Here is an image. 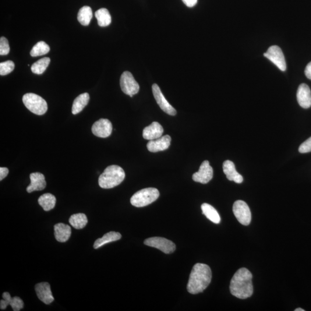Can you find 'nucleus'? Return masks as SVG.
<instances>
[{
	"label": "nucleus",
	"mask_w": 311,
	"mask_h": 311,
	"mask_svg": "<svg viewBox=\"0 0 311 311\" xmlns=\"http://www.w3.org/2000/svg\"><path fill=\"white\" fill-rule=\"evenodd\" d=\"M253 275L246 268H240L233 275L229 289L231 294L240 299L250 298L253 294Z\"/></svg>",
	"instance_id": "nucleus-1"
},
{
	"label": "nucleus",
	"mask_w": 311,
	"mask_h": 311,
	"mask_svg": "<svg viewBox=\"0 0 311 311\" xmlns=\"http://www.w3.org/2000/svg\"><path fill=\"white\" fill-rule=\"evenodd\" d=\"M211 280L210 267L206 264L197 263L191 271L187 286V291L193 295L203 292L210 284Z\"/></svg>",
	"instance_id": "nucleus-2"
},
{
	"label": "nucleus",
	"mask_w": 311,
	"mask_h": 311,
	"mask_svg": "<svg viewBox=\"0 0 311 311\" xmlns=\"http://www.w3.org/2000/svg\"><path fill=\"white\" fill-rule=\"evenodd\" d=\"M125 178L124 170L118 165L108 166L99 178V185L102 189H108L120 185Z\"/></svg>",
	"instance_id": "nucleus-3"
},
{
	"label": "nucleus",
	"mask_w": 311,
	"mask_h": 311,
	"mask_svg": "<svg viewBox=\"0 0 311 311\" xmlns=\"http://www.w3.org/2000/svg\"><path fill=\"white\" fill-rule=\"evenodd\" d=\"M160 193L157 189L146 188L137 192L131 198L130 203L137 207H142L149 206L157 200Z\"/></svg>",
	"instance_id": "nucleus-4"
},
{
	"label": "nucleus",
	"mask_w": 311,
	"mask_h": 311,
	"mask_svg": "<svg viewBox=\"0 0 311 311\" xmlns=\"http://www.w3.org/2000/svg\"><path fill=\"white\" fill-rule=\"evenodd\" d=\"M23 102L27 109L35 114L42 115L48 111L47 102L37 94L28 93L24 95Z\"/></svg>",
	"instance_id": "nucleus-5"
},
{
	"label": "nucleus",
	"mask_w": 311,
	"mask_h": 311,
	"mask_svg": "<svg viewBox=\"0 0 311 311\" xmlns=\"http://www.w3.org/2000/svg\"><path fill=\"white\" fill-rule=\"evenodd\" d=\"M233 214L237 220L243 225H249L252 221V213L245 201H236L233 206Z\"/></svg>",
	"instance_id": "nucleus-6"
},
{
	"label": "nucleus",
	"mask_w": 311,
	"mask_h": 311,
	"mask_svg": "<svg viewBox=\"0 0 311 311\" xmlns=\"http://www.w3.org/2000/svg\"><path fill=\"white\" fill-rule=\"evenodd\" d=\"M120 86L125 94L133 97L134 95L139 93L140 86L130 72L125 71L122 73L120 79Z\"/></svg>",
	"instance_id": "nucleus-7"
},
{
	"label": "nucleus",
	"mask_w": 311,
	"mask_h": 311,
	"mask_svg": "<svg viewBox=\"0 0 311 311\" xmlns=\"http://www.w3.org/2000/svg\"><path fill=\"white\" fill-rule=\"evenodd\" d=\"M144 244L146 246L160 250L162 252L167 254L174 253L176 249L175 244L171 240L160 237L148 238L145 240Z\"/></svg>",
	"instance_id": "nucleus-8"
},
{
	"label": "nucleus",
	"mask_w": 311,
	"mask_h": 311,
	"mask_svg": "<svg viewBox=\"0 0 311 311\" xmlns=\"http://www.w3.org/2000/svg\"><path fill=\"white\" fill-rule=\"evenodd\" d=\"M263 55L273 62L279 69L285 71L286 64L285 56L281 48L278 46H272L268 49L266 52L264 53Z\"/></svg>",
	"instance_id": "nucleus-9"
},
{
	"label": "nucleus",
	"mask_w": 311,
	"mask_h": 311,
	"mask_svg": "<svg viewBox=\"0 0 311 311\" xmlns=\"http://www.w3.org/2000/svg\"><path fill=\"white\" fill-rule=\"evenodd\" d=\"M213 176V168L210 165L209 162L206 160L201 164L199 171L194 173L193 179L196 182L207 184L211 181Z\"/></svg>",
	"instance_id": "nucleus-10"
},
{
	"label": "nucleus",
	"mask_w": 311,
	"mask_h": 311,
	"mask_svg": "<svg viewBox=\"0 0 311 311\" xmlns=\"http://www.w3.org/2000/svg\"><path fill=\"white\" fill-rule=\"evenodd\" d=\"M153 92L154 98L159 107L162 111L167 114L174 116L176 114V109L166 100L163 94L161 93L160 87L156 84L153 86Z\"/></svg>",
	"instance_id": "nucleus-11"
},
{
	"label": "nucleus",
	"mask_w": 311,
	"mask_h": 311,
	"mask_svg": "<svg viewBox=\"0 0 311 311\" xmlns=\"http://www.w3.org/2000/svg\"><path fill=\"white\" fill-rule=\"evenodd\" d=\"M112 125L110 121L107 119H101L95 122L92 127V132L98 137L106 138L111 135Z\"/></svg>",
	"instance_id": "nucleus-12"
},
{
	"label": "nucleus",
	"mask_w": 311,
	"mask_h": 311,
	"mask_svg": "<svg viewBox=\"0 0 311 311\" xmlns=\"http://www.w3.org/2000/svg\"><path fill=\"white\" fill-rule=\"evenodd\" d=\"M35 292L39 299L46 305H50L54 298L51 291V285L48 282H41L35 286Z\"/></svg>",
	"instance_id": "nucleus-13"
},
{
	"label": "nucleus",
	"mask_w": 311,
	"mask_h": 311,
	"mask_svg": "<svg viewBox=\"0 0 311 311\" xmlns=\"http://www.w3.org/2000/svg\"><path fill=\"white\" fill-rule=\"evenodd\" d=\"M171 138L168 135L158 138V139L150 140L147 144V148L151 153H157L167 150L170 146Z\"/></svg>",
	"instance_id": "nucleus-14"
},
{
	"label": "nucleus",
	"mask_w": 311,
	"mask_h": 311,
	"mask_svg": "<svg viewBox=\"0 0 311 311\" xmlns=\"http://www.w3.org/2000/svg\"><path fill=\"white\" fill-rule=\"evenodd\" d=\"M297 100L302 107L309 108L311 106V92L306 84L300 85L297 92Z\"/></svg>",
	"instance_id": "nucleus-15"
},
{
	"label": "nucleus",
	"mask_w": 311,
	"mask_h": 311,
	"mask_svg": "<svg viewBox=\"0 0 311 311\" xmlns=\"http://www.w3.org/2000/svg\"><path fill=\"white\" fill-rule=\"evenodd\" d=\"M31 183L27 187V192L28 193L35 191H41L45 189L47 186V182L45 181V176L40 172L32 173L30 175Z\"/></svg>",
	"instance_id": "nucleus-16"
},
{
	"label": "nucleus",
	"mask_w": 311,
	"mask_h": 311,
	"mask_svg": "<svg viewBox=\"0 0 311 311\" xmlns=\"http://www.w3.org/2000/svg\"><path fill=\"white\" fill-rule=\"evenodd\" d=\"M163 132L164 129L160 123L154 122L151 125L144 128L143 136L144 139L154 140L161 137Z\"/></svg>",
	"instance_id": "nucleus-17"
},
{
	"label": "nucleus",
	"mask_w": 311,
	"mask_h": 311,
	"mask_svg": "<svg viewBox=\"0 0 311 311\" xmlns=\"http://www.w3.org/2000/svg\"><path fill=\"white\" fill-rule=\"evenodd\" d=\"M223 171L229 181L235 182L236 183H241L243 181V176L236 170L235 165L230 160H226L224 162Z\"/></svg>",
	"instance_id": "nucleus-18"
},
{
	"label": "nucleus",
	"mask_w": 311,
	"mask_h": 311,
	"mask_svg": "<svg viewBox=\"0 0 311 311\" xmlns=\"http://www.w3.org/2000/svg\"><path fill=\"white\" fill-rule=\"evenodd\" d=\"M71 233V228L68 225L58 223L54 225L55 238L59 242L64 243L68 241Z\"/></svg>",
	"instance_id": "nucleus-19"
},
{
	"label": "nucleus",
	"mask_w": 311,
	"mask_h": 311,
	"mask_svg": "<svg viewBox=\"0 0 311 311\" xmlns=\"http://www.w3.org/2000/svg\"><path fill=\"white\" fill-rule=\"evenodd\" d=\"M122 238L121 233L116 232H109L106 233L101 239H98L95 241L94 245V248L95 249H98L102 246H103L106 244L117 241Z\"/></svg>",
	"instance_id": "nucleus-20"
},
{
	"label": "nucleus",
	"mask_w": 311,
	"mask_h": 311,
	"mask_svg": "<svg viewBox=\"0 0 311 311\" xmlns=\"http://www.w3.org/2000/svg\"><path fill=\"white\" fill-rule=\"evenodd\" d=\"M90 95L84 93L77 97L73 102L72 105V114L76 115L83 111V109L88 104L90 101Z\"/></svg>",
	"instance_id": "nucleus-21"
},
{
	"label": "nucleus",
	"mask_w": 311,
	"mask_h": 311,
	"mask_svg": "<svg viewBox=\"0 0 311 311\" xmlns=\"http://www.w3.org/2000/svg\"><path fill=\"white\" fill-rule=\"evenodd\" d=\"M203 213L211 222L215 224H219L221 221L220 215L214 207L210 205L205 203L201 206Z\"/></svg>",
	"instance_id": "nucleus-22"
},
{
	"label": "nucleus",
	"mask_w": 311,
	"mask_h": 311,
	"mask_svg": "<svg viewBox=\"0 0 311 311\" xmlns=\"http://www.w3.org/2000/svg\"><path fill=\"white\" fill-rule=\"evenodd\" d=\"M55 203V197L51 193L44 194L38 199V204L45 211H49L54 208Z\"/></svg>",
	"instance_id": "nucleus-23"
},
{
	"label": "nucleus",
	"mask_w": 311,
	"mask_h": 311,
	"mask_svg": "<svg viewBox=\"0 0 311 311\" xmlns=\"http://www.w3.org/2000/svg\"><path fill=\"white\" fill-rule=\"evenodd\" d=\"M93 16V10L90 7L84 6L79 10L78 13L77 20L83 26H87L89 25Z\"/></svg>",
	"instance_id": "nucleus-24"
},
{
	"label": "nucleus",
	"mask_w": 311,
	"mask_h": 311,
	"mask_svg": "<svg viewBox=\"0 0 311 311\" xmlns=\"http://www.w3.org/2000/svg\"><path fill=\"white\" fill-rule=\"evenodd\" d=\"M95 17L98 20V25L101 27H107L111 23V16L107 9L98 10L95 12Z\"/></svg>",
	"instance_id": "nucleus-25"
},
{
	"label": "nucleus",
	"mask_w": 311,
	"mask_h": 311,
	"mask_svg": "<svg viewBox=\"0 0 311 311\" xmlns=\"http://www.w3.org/2000/svg\"><path fill=\"white\" fill-rule=\"evenodd\" d=\"M69 222L73 228L81 229L86 227L88 223V219L86 214L77 213L71 215Z\"/></svg>",
	"instance_id": "nucleus-26"
},
{
	"label": "nucleus",
	"mask_w": 311,
	"mask_h": 311,
	"mask_svg": "<svg viewBox=\"0 0 311 311\" xmlns=\"http://www.w3.org/2000/svg\"><path fill=\"white\" fill-rule=\"evenodd\" d=\"M50 62V58L45 57L41 58L31 66V71L35 74H37V75H41L47 70Z\"/></svg>",
	"instance_id": "nucleus-27"
},
{
	"label": "nucleus",
	"mask_w": 311,
	"mask_h": 311,
	"mask_svg": "<svg viewBox=\"0 0 311 311\" xmlns=\"http://www.w3.org/2000/svg\"><path fill=\"white\" fill-rule=\"evenodd\" d=\"M50 51V47L44 41L38 42L32 49L30 54L32 56H41L47 54Z\"/></svg>",
	"instance_id": "nucleus-28"
},
{
	"label": "nucleus",
	"mask_w": 311,
	"mask_h": 311,
	"mask_svg": "<svg viewBox=\"0 0 311 311\" xmlns=\"http://www.w3.org/2000/svg\"><path fill=\"white\" fill-rule=\"evenodd\" d=\"M15 69V63L12 61L0 63V75L5 76L11 73Z\"/></svg>",
	"instance_id": "nucleus-29"
},
{
	"label": "nucleus",
	"mask_w": 311,
	"mask_h": 311,
	"mask_svg": "<svg viewBox=\"0 0 311 311\" xmlns=\"http://www.w3.org/2000/svg\"><path fill=\"white\" fill-rule=\"evenodd\" d=\"M14 311H19L23 309L24 302L19 297H14L10 301V305Z\"/></svg>",
	"instance_id": "nucleus-30"
},
{
	"label": "nucleus",
	"mask_w": 311,
	"mask_h": 311,
	"mask_svg": "<svg viewBox=\"0 0 311 311\" xmlns=\"http://www.w3.org/2000/svg\"><path fill=\"white\" fill-rule=\"evenodd\" d=\"M10 47L8 40L5 37L0 39V55H5L8 54Z\"/></svg>",
	"instance_id": "nucleus-31"
},
{
	"label": "nucleus",
	"mask_w": 311,
	"mask_h": 311,
	"mask_svg": "<svg viewBox=\"0 0 311 311\" xmlns=\"http://www.w3.org/2000/svg\"><path fill=\"white\" fill-rule=\"evenodd\" d=\"M2 298L3 300H1L0 301V309L3 310L10 305L12 298L8 292H4L2 294Z\"/></svg>",
	"instance_id": "nucleus-32"
},
{
	"label": "nucleus",
	"mask_w": 311,
	"mask_h": 311,
	"mask_svg": "<svg viewBox=\"0 0 311 311\" xmlns=\"http://www.w3.org/2000/svg\"><path fill=\"white\" fill-rule=\"evenodd\" d=\"M299 151L302 154L309 153L311 152V137L301 144Z\"/></svg>",
	"instance_id": "nucleus-33"
},
{
	"label": "nucleus",
	"mask_w": 311,
	"mask_h": 311,
	"mask_svg": "<svg viewBox=\"0 0 311 311\" xmlns=\"http://www.w3.org/2000/svg\"><path fill=\"white\" fill-rule=\"evenodd\" d=\"M9 173L8 169L5 167L0 168V181H2L6 177Z\"/></svg>",
	"instance_id": "nucleus-34"
},
{
	"label": "nucleus",
	"mask_w": 311,
	"mask_h": 311,
	"mask_svg": "<svg viewBox=\"0 0 311 311\" xmlns=\"http://www.w3.org/2000/svg\"><path fill=\"white\" fill-rule=\"evenodd\" d=\"M198 0H182L185 4L188 7H193L197 4Z\"/></svg>",
	"instance_id": "nucleus-35"
},
{
	"label": "nucleus",
	"mask_w": 311,
	"mask_h": 311,
	"mask_svg": "<svg viewBox=\"0 0 311 311\" xmlns=\"http://www.w3.org/2000/svg\"><path fill=\"white\" fill-rule=\"evenodd\" d=\"M305 75L308 79L311 80V62L307 65L305 69Z\"/></svg>",
	"instance_id": "nucleus-36"
},
{
	"label": "nucleus",
	"mask_w": 311,
	"mask_h": 311,
	"mask_svg": "<svg viewBox=\"0 0 311 311\" xmlns=\"http://www.w3.org/2000/svg\"><path fill=\"white\" fill-rule=\"evenodd\" d=\"M295 311H305V310H303V309H300V308H299V309H296V310H295Z\"/></svg>",
	"instance_id": "nucleus-37"
}]
</instances>
